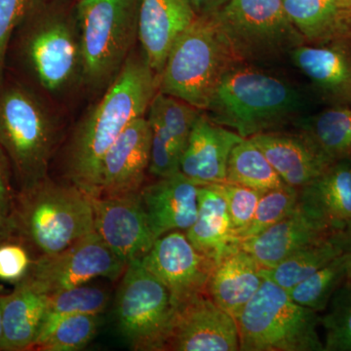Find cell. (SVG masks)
I'll list each match as a JSON object with an SVG mask.
<instances>
[{"mask_svg": "<svg viewBox=\"0 0 351 351\" xmlns=\"http://www.w3.org/2000/svg\"><path fill=\"white\" fill-rule=\"evenodd\" d=\"M330 162L351 159V106H330L294 126Z\"/></svg>", "mask_w": 351, "mask_h": 351, "instance_id": "obj_27", "label": "cell"}, {"mask_svg": "<svg viewBox=\"0 0 351 351\" xmlns=\"http://www.w3.org/2000/svg\"><path fill=\"white\" fill-rule=\"evenodd\" d=\"M289 19L306 43L351 34L350 0H282Z\"/></svg>", "mask_w": 351, "mask_h": 351, "instance_id": "obj_26", "label": "cell"}, {"mask_svg": "<svg viewBox=\"0 0 351 351\" xmlns=\"http://www.w3.org/2000/svg\"><path fill=\"white\" fill-rule=\"evenodd\" d=\"M157 91L158 77L143 53H131L103 98L73 132L64 152L62 180L97 196L104 156L127 126L147 115Z\"/></svg>", "mask_w": 351, "mask_h": 351, "instance_id": "obj_1", "label": "cell"}, {"mask_svg": "<svg viewBox=\"0 0 351 351\" xmlns=\"http://www.w3.org/2000/svg\"><path fill=\"white\" fill-rule=\"evenodd\" d=\"M325 311L320 317L325 351H351V280L341 284Z\"/></svg>", "mask_w": 351, "mask_h": 351, "instance_id": "obj_34", "label": "cell"}, {"mask_svg": "<svg viewBox=\"0 0 351 351\" xmlns=\"http://www.w3.org/2000/svg\"><path fill=\"white\" fill-rule=\"evenodd\" d=\"M299 191L300 204L330 230L351 226V159L330 164Z\"/></svg>", "mask_w": 351, "mask_h": 351, "instance_id": "obj_22", "label": "cell"}, {"mask_svg": "<svg viewBox=\"0 0 351 351\" xmlns=\"http://www.w3.org/2000/svg\"><path fill=\"white\" fill-rule=\"evenodd\" d=\"M350 16H351V8H350Z\"/></svg>", "mask_w": 351, "mask_h": 351, "instance_id": "obj_46", "label": "cell"}, {"mask_svg": "<svg viewBox=\"0 0 351 351\" xmlns=\"http://www.w3.org/2000/svg\"><path fill=\"white\" fill-rule=\"evenodd\" d=\"M235 321L239 350L325 351L318 313L293 301L267 277Z\"/></svg>", "mask_w": 351, "mask_h": 351, "instance_id": "obj_6", "label": "cell"}, {"mask_svg": "<svg viewBox=\"0 0 351 351\" xmlns=\"http://www.w3.org/2000/svg\"><path fill=\"white\" fill-rule=\"evenodd\" d=\"M57 128L36 94L16 83L0 84V145L12 164L18 191L47 177Z\"/></svg>", "mask_w": 351, "mask_h": 351, "instance_id": "obj_5", "label": "cell"}, {"mask_svg": "<svg viewBox=\"0 0 351 351\" xmlns=\"http://www.w3.org/2000/svg\"><path fill=\"white\" fill-rule=\"evenodd\" d=\"M17 193L12 164L0 145V210L7 216L12 213Z\"/></svg>", "mask_w": 351, "mask_h": 351, "instance_id": "obj_40", "label": "cell"}, {"mask_svg": "<svg viewBox=\"0 0 351 351\" xmlns=\"http://www.w3.org/2000/svg\"><path fill=\"white\" fill-rule=\"evenodd\" d=\"M43 0H0V84L4 82L7 52L14 32Z\"/></svg>", "mask_w": 351, "mask_h": 351, "instance_id": "obj_37", "label": "cell"}, {"mask_svg": "<svg viewBox=\"0 0 351 351\" xmlns=\"http://www.w3.org/2000/svg\"><path fill=\"white\" fill-rule=\"evenodd\" d=\"M22 52L39 84L50 92L68 86L82 75V52L77 23L61 11L40 4L29 16Z\"/></svg>", "mask_w": 351, "mask_h": 351, "instance_id": "obj_10", "label": "cell"}, {"mask_svg": "<svg viewBox=\"0 0 351 351\" xmlns=\"http://www.w3.org/2000/svg\"><path fill=\"white\" fill-rule=\"evenodd\" d=\"M263 280L261 265L239 246L215 265L208 295L217 306L235 319L258 292Z\"/></svg>", "mask_w": 351, "mask_h": 351, "instance_id": "obj_23", "label": "cell"}, {"mask_svg": "<svg viewBox=\"0 0 351 351\" xmlns=\"http://www.w3.org/2000/svg\"><path fill=\"white\" fill-rule=\"evenodd\" d=\"M16 237L12 219L0 210V243Z\"/></svg>", "mask_w": 351, "mask_h": 351, "instance_id": "obj_42", "label": "cell"}, {"mask_svg": "<svg viewBox=\"0 0 351 351\" xmlns=\"http://www.w3.org/2000/svg\"><path fill=\"white\" fill-rule=\"evenodd\" d=\"M6 292L4 289L0 287V341L2 339V332H3V324H2V315H3V299Z\"/></svg>", "mask_w": 351, "mask_h": 351, "instance_id": "obj_44", "label": "cell"}, {"mask_svg": "<svg viewBox=\"0 0 351 351\" xmlns=\"http://www.w3.org/2000/svg\"><path fill=\"white\" fill-rule=\"evenodd\" d=\"M219 186L228 205L233 237L239 244L240 237L253 219L263 191L230 182H221Z\"/></svg>", "mask_w": 351, "mask_h": 351, "instance_id": "obj_36", "label": "cell"}, {"mask_svg": "<svg viewBox=\"0 0 351 351\" xmlns=\"http://www.w3.org/2000/svg\"><path fill=\"white\" fill-rule=\"evenodd\" d=\"M10 217L16 237L36 258L64 250L94 232L91 196L75 184L49 175L18 191Z\"/></svg>", "mask_w": 351, "mask_h": 351, "instance_id": "obj_3", "label": "cell"}, {"mask_svg": "<svg viewBox=\"0 0 351 351\" xmlns=\"http://www.w3.org/2000/svg\"><path fill=\"white\" fill-rule=\"evenodd\" d=\"M243 138L201 112L180 159V172L199 186L225 182L230 152Z\"/></svg>", "mask_w": 351, "mask_h": 351, "instance_id": "obj_19", "label": "cell"}, {"mask_svg": "<svg viewBox=\"0 0 351 351\" xmlns=\"http://www.w3.org/2000/svg\"><path fill=\"white\" fill-rule=\"evenodd\" d=\"M94 230L126 263L142 258L156 239L138 195L91 197Z\"/></svg>", "mask_w": 351, "mask_h": 351, "instance_id": "obj_15", "label": "cell"}, {"mask_svg": "<svg viewBox=\"0 0 351 351\" xmlns=\"http://www.w3.org/2000/svg\"><path fill=\"white\" fill-rule=\"evenodd\" d=\"M138 0H80L76 23L82 76L93 88L108 86L138 39Z\"/></svg>", "mask_w": 351, "mask_h": 351, "instance_id": "obj_7", "label": "cell"}, {"mask_svg": "<svg viewBox=\"0 0 351 351\" xmlns=\"http://www.w3.org/2000/svg\"><path fill=\"white\" fill-rule=\"evenodd\" d=\"M195 18L191 0H138V40L157 77L176 39Z\"/></svg>", "mask_w": 351, "mask_h": 351, "instance_id": "obj_18", "label": "cell"}, {"mask_svg": "<svg viewBox=\"0 0 351 351\" xmlns=\"http://www.w3.org/2000/svg\"><path fill=\"white\" fill-rule=\"evenodd\" d=\"M110 300L107 288L92 285L90 282L48 295L47 309L36 339L50 332L66 316L73 314L101 315L107 309Z\"/></svg>", "mask_w": 351, "mask_h": 351, "instance_id": "obj_31", "label": "cell"}, {"mask_svg": "<svg viewBox=\"0 0 351 351\" xmlns=\"http://www.w3.org/2000/svg\"><path fill=\"white\" fill-rule=\"evenodd\" d=\"M152 128L151 159L149 174L156 178H166L180 172V156L160 131Z\"/></svg>", "mask_w": 351, "mask_h": 351, "instance_id": "obj_39", "label": "cell"}, {"mask_svg": "<svg viewBox=\"0 0 351 351\" xmlns=\"http://www.w3.org/2000/svg\"><path fill=\"white\" fill-rule=\"evenodd\" d=\"M151 147V124L145 115L127 126L104 156L95 197L138 195L147 182Z\"/></svg>", "mask_w": 351, "mask_h": 351, "instance_id": "obj_14", "label": "cell"}, {"mask_svg": "<svg viewBox=\"0 0 351 351\" xmlns=\"http://www.w3.org/2000/svg\"><path fill=\"white\" fill-rule=\"evenodd\" d=\"M299 195V189L287 184L265 191L258 201L253 219L240 237L239 242L260 234L285 218L297 206Z\"/></svg>", "mask_w": 351, "mask_h": 351, "instance_id": "obj_35", "label": "cell"}, {"mask_svg": "<svg viewBox=\"0 0 351 351\" xmlns=\"http://www.w3.org/2000/svg\"><path fill=\"white\" fill-rule=\"evenodd\" d=\"M202 110L186 101L157 91L149 105L147 117L149 124L162 133L181 159L191 132Z\"/></svg>", "mask_w": 351, "mask_h": 351, "instance_id": "obj_30", "label": "cell"}, {"mask_svg": "<svg viewBox=\"0 0 351 351\" xmlns=\"http://www.w3.org/2000/svg\"><path fill=\"white\" fill-rule=\"evenodd\" d=\"M343 250L345 240L341 230L302 247L271 269H262V274L289 291L339 257Z\"/></svg>", "mask_w": 351, "mask_h": 351, "instance_id": "obj_28", "label": "cell"}, {"mask_svg": "<svg viewBox=\"0 0 351 351\" xmlns=\"http://www.w3.org/2000/svg\"><path fill=\"white\" fill-rule=\"evenodd\" d=\"M348 25H350V31H351V16H350V17H348Z\"/></svg>", "mask_w": 351, "mask_h": 351, "instance_id": "obj_45", "label": "cell"}, {"mask_svg": "<svg viewBox=\"0 0 351 351\" xmlns=\"http://www.w3.org/2000/svg\"><path fill=\"white\" fill-rule=\"evenodd\" d=\"M115 298V318L132 350L163 351L175 313L167 287L143 265L131 261Z\"/></svg>", "mask_w": 351, "mask_h": 351, "instance_id": "obj_9", "label": "cell"}, {"mask_svg": "<svg viewBox=\"0 0 351 351\" xmlns=\"http://www.w3.org/2000/svg\"><path fill=\"white\" fill-rule=\"evenodd\" d=\"M225 182L263 193L285 186L262 149L250 138L240 141L230 152Z\"/></svg>", "mask_w": 351, "mask_h": 351, "instance_id": "obj_29", "label": "cell"}, {"mask_svg": "<svg viewBox=\"0 0 351 351\" xmlns=\"http://www.w3.org/2000/svg\"><path fill=\"white\" fill-rule=\"evenodd\" d=\"M350 8H351V0H350Z\"/></svg>", "mask_w": 351, "mask_h": 351, "instance_id": "obj_47", "label": "cell"}, {"mask_svg": "<svg viewBox=\"0 0 351 351\" xmlns=\"http://www.w3.org/2000/svg\"><path fill=\"white\" fill-rule=\"evenodd\" d=\"M77 1H80V0H77Z\"/></svg>", "mask_w": 351, "mask_h": 351, "instance_id": "obj_48", "label": "cell"}, {"mask_svg": "<svg viewBox=\"0 0 351 351\" xmlns=\"http://www.w3.org/2000/svg\"><path fill=\"white\" fill-rule=\"evenodd\" d=\"M213 17L242 63L272 64L306 43L282 0H230Z\"/></svg>", "mask_w": 351, "mask_h": 351, "instance_id": "obj_8", "label": "cell"}, {"mask_svg": "<svg viewBox=\"0 0 351 351\" xmlns=\"http://www.w3.org/2000/svg\"><path fill=\"white\" fill-rule=\"evenodd\" d=\"M36 256L31 249L18 239L0 243V280L9 283L19 282L27 274Z\"/></svg>", "mask_w": 351, "mask_h": 351, "instance_id": "obj_38", "label": "cell"}, {"mask_svg": "<svg viewBox=\"0 0 351 351\" xmlns=\"http://www.w3.org/2000/svg\"><path fill=\"white\" fill-rule=\"evenodd\" d=\"M343 240H345V253L346 265H348V280H351V226L343 230Z\"/></svg>", "mask_w": 351, "mask_h": 351, "instance_id": "obj_43", "label": "cell"}, {"mask_svg": "<svg viewBox=\"0 0 351 351\" xmlns=\"http://www.w3.org/2000/svg\"><path fill=\"white\" fill-rule=\"evenodd\" d=\"M332 232L298 202L285 218L239 246L255 258L262 269H271L295 251L325 239Z\"/></svg>", "mask_w": 351, "mask_h": 351, "instance_id": "obj_20", "label": "cell"}, {"mask_svg": "<svg viewBox=\"0 0 351 351\" xmlns=\"http://www.w3.org/2000/svg\"><path fill=\"white\" fill-rule=\"evenodd\" d=\"M262 149L284 184L301 189L331 164L299 132L276 131L250 138Z\"/></svg>", "mask_w": 351, "mask_h": 351, "instance_id": "obj_21", "label": "cell"}, {"mask_svg": "<svg viewBox=\"0 0 351 351\" xmlns=\"http://www.w3.org/2000/svg\"><path fill=\"white\" fill-rule=\"evenodd\" d=\"M141 260L169 290L175 306L196 295H208L216 262L198 251L186 232L176 230L159 237Z\"/></svg>", "mask_w": 351, "mask_h": 351, "instance_id": "obj_12", "label": "cell"}, {"mask_svg": "<svg viewBox=\"0 0 351 351\" xmlns=\"http://www.w3.org/2000/svg\"><path fill=\"white\" fill-rule=\"evenodd\" d=\"M127 265L94 230L64 250L34 258L25 277L49 295L98 277L115 280L124 274Z\"/></svg>", "mask_w": 351, "mask_h": 351, "instance_id": "obj_11", "label": "cell"}, {"mask_svg": "<svg viewBox=\"0 0 351 351\" xmlns=\"http://www.w3.org/2000/svg\"><path fill=\"white\" fill-rule=\"evenodd\" d=\"M308 98L283 76L258 64L237 62L215 90L205 114L242 138L294 127L306 117Z\"/></svg>", "mask_w": 351, "mask_h": 351, "instance_id": "obj_2", "label": "cell"}, {"mask_svg": "<svg viewBox=\"0 0 351 351\" xmlns=\"http://www.w3.org/2000/svg\"><path fill=\"white\" fill-rule=\"evenodd\" d=\"M199 186L181 172L145 182L140 199L156 240L176 230L186 232L193 225Z\"/></svg>", "mask_w": 351, "mask_h": 351, "instance_id": "obj_17", "label": "cell"}, {"mask_svg": "<svg viewBox=\"0 0 351 351\" xmlns=\"http://www.w3.org/2000/svg\"><path fill=\"white\" fill-rule=\"evenodd\" d=\"M346 278L348 265L343 253L287 292L297 304L321 313L326 311L332 295Z\"/></svg>", "mask_w": 351, "mask_h": 351, "instance_id": "obj_32", "label": "cell"}, {"mask_svg": "<svg viewBox=\"0 0 351 351\" xmlns=\"http://www.w3.org/2000/svg\"><path fill=\"white\" fill-rule=\"evenodd\" d=\"M237 351V321L209 295H199L175 306L163 351Z\"/></svg>", "mask_w": 351, "mask_h": 351, "instance_id": "obj_13", "label": "cell"}, {"mask_svg": "<svg viewBox=\"0 0 351 351\" xmlns=\"http://www.w3.org/2000/svg\"><path fill=\"white\" fill-rule=\"evenodd\" d=\"M237 62L213 16H196L168 53L158 91L204 112L221 78Z\"/></svg>", "mask_w": 351, "mask_h": 351, "instance_id": "obj_4", "label": "cell"}, {"mask_svg": "<svg viewBox=\"0 0 351 351\" xmlns=\"http://www.w3.org/2000/svg\"><path fill=\"white\" fill-rule=\"evenodd\" d=\"M14 285L4 295L0 350L29 351L43 324L48 295L25 277Z\"/></svg>", "mask_w": 351, "mask_h": 351, "instance_id": "obj_24", "label": "cell"}, {"mask_svg": "<svg viewBox=\"0 0 351 351\" xmlns=\"http://www.w3.org/2000/svg\"><path fill=\"white\" fill-rule=\"evenodd\" d=\"M186 234L198 251L216 263L239 247L230 228L226 198L219 184H205L198 189L197 217Z\"/></svg>", "mask_w": 351, "mask_h": 351, "instance_id": "obj_25", "label": "cell"}, {"mask_svg": "<svg viewBox=\"0 0 351 351\" xmlns=\"http://www.w3.org/2000/svg\"><path fill=\"white\" fill-rule=\"evenodd\" d=\"M197 17H212L219 12L230 0H191Z\"/></svg>", "mask_w": 351, "mask_h": 351, "instance_id": "obj_41", "label": "cell"}, {"mask_svg": "<svg viewBox=\"0 0 351 351\" xmlns=\"http://www.w3.org/2000/svg\"><path fill=\"white\" fill-rule=\"evenodd\" d=\"M101 315L73 314L62 318L53 329L36 339L29 350L77 351L86 348L97 335Z\"/></svg>", "mask_w": 351, "mask_h": 351, "instance_id": "obj_33", "label": "cell"}, {"mask_svg": "<svg viewBox=\"0 0 351 351\" xmlns=\"http://www.w3.org/2000/svg\"><path fill=\"white\" fill-rule=\"evenodd\" d=\"M289 57L330 105L351 106V34L302 44Z\"/></svg>", "mask_w": 351, "mask_h": 351, "instance_id": "obj_16", "label": "cell"}]
</instances>
